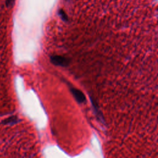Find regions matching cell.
Listing matches in <instances>:
<instances>
[{
	"label": "cell",
	"instance_id": "obj_1",
	"mask_svg": "<svg viewBox=\"0 0 158 158\" xmlns=\"http://www.w3.org/2000/svg\"><path fill=\"white\" fill-rule=\"evenodd\" d=\"M50 60L53 64L61 67H66L69 64V60L67 58L59 55L50 56Z\"/></svg>",
	"mask_w": 158,
	"mask_h": 158
},
{
	"label": "cell",
	"instance_id": "obj_2",
	"mask_svg": "<svg viewBox=\"0 0 158 158\" xmlns=\"http://www.w3.org/2000/svg\"><path fill=\"white\" fill-rule=\"evenodd\" d=\"M70 91L72 92L73 96L75 97L77 101L79 103H83L85 102L86 98L84 94L80 90L77 88L70 87Z\"/></svg>",
	"mask_w": 158,
	"mask_h": 158
}]
</instances>
